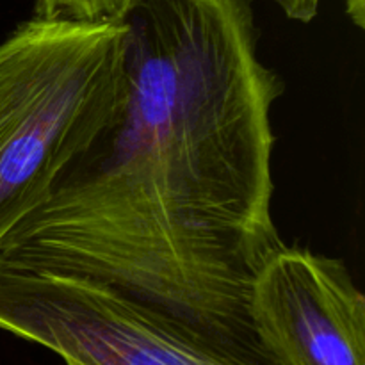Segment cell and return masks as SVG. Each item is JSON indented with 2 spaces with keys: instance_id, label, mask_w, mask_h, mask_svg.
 <instances>
[{
  "instance_id": "2",
  "label": "cell",
  "mask_w": 365,
  "mask_h": 365,
  "mask_svg": "<svg viewBox=\"0 0 365 365\" xmlns=\"http://www.w3.org/2000/svg\"><path fill=\"white\" fill-rule=\"evenodd\" d=\"M127 34L32 16L0 43V245L116 121Z\"/></svg>"
},
{
  "instance_id": "6",
  "label": "cell",
  "mask_w": 365,
  "mask_h": 365,
  "mask_svg": "<svg viewBox=\"0 0 365 365\" xmlns=\"http://www.w3.org/2000/svg\"><path fill=\"white\" fill-rule=\"evenodd\" d=\"M289 20L310 24L319 14L323 0H274Z\"/></svg>"
},
{
  "instance_id": "5",
  "label": "cell",
  "mask_w": 365,
  "mask_h": 365,
  "mask_svg": "<svg viewBox=\"0 0 365 365\" xmlns=\"http://www.w3.org/2000/svg\"><path fill=\"white\" fill-rule=\"evenodd\" d=\"M138 0H36L34 16L81 24H123Z\"/></svg>"
},
{
  "instance_id": "4",
  "label": "cell",
  "mask_w": 365,
  "mask_h": 365,
  "mask_svg": "<svg viewBox=\"0 0 365 365\" xmlns=\"http://www.w3.org/2000/svg\"><path fill=\"white\" fill-rule=\"evenodd\" d=\"M248 310L274 365H365V296L342 259L284 242L257 273Z\"/></svg>"
},
{
  "instance_id": "8",
  "label": "cell",
  "mask_w": 365,
  "mask_h": 365,
  "mask_svg": "<svg viewBox=\"0 0 365 365\" xmlns=\"http://www.w3.org/2000/svg\"><path fill=\"white\" fill-rule=\"evenodd\" d=\"M66 365H75V364H66Z\"/></svg>"
},
{
  "instance_id": "7",
  "label": "cell",
  "mask_w": 365,
  "mask_h": 365,
  "mask_svg": "<svg viewBox=\"0 0 365 365\" xmlns=\"http://www.w3.org/2000/svg\"><path fill=\"white\" fill-rule=\"evenodd\" d=\"M346 11L356 27L365 25V0H346Z\"/></svg>"
},
{
  "instance_id": "1",
  "label": "cell",
  "mask_w": 365,
  "mask_h": 365,
  "mask_svg": "<svg viewBox=\"0 0 365 365\" xmlns=\"http://www.w3.org/2000/svg\"><path fill=\"white\" fill-rule=\"evenodd\" d=\"M125 24L116 121L4 239L0 264L102 282L271 360L248 303L284 246L271 212L284 82L259 57L252 0H138Z\"/></svg>"
},
{
  "instance_id": "3",
  "label": "cell",
  "mask_w": 365,
  "mask_h": 365,
  "mask_svg": "<svg viewBox=\"0 0 365 365\" xmlns=\"http://www.w3.org/2000/svg\"><path fill=\"white\" fill-rule=\"evenodd\" d=\"M0 330L75 365H274L102 282L0 264Z\"/></svg>"
}]
</instances>
